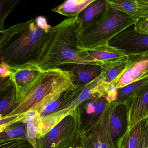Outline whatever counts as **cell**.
<instances>
[{"mask_svg":"<svg viewBox=\"0 0 148 148\" xmlns=\"http://www.w3.org/2000/svg\"><path fill=\"white\" fill-rule=\"evenodd\" d=\"M51 27L46 18L40 16L0 32L1 60L11 70L38 65Z\"/></svg>","mask_w":148,"mask_h":148,"instance_id":"obj_1","label":"cell"},{"mask_svg":"<svg viewBox=\"0 0 148 148\" xmlns=\"http://www.w3.org/2000/svg\"><path fill=\"white\" fill-rule=\"evenodd\" d=\"M81 29L78 15L52 27L46 38L38 65L44 71L70 65H99L87 51L79 47Z\"/></svg>","mask_w":148,"mask_h":148,"instance_id":"obj_2","label":"cell"},{"mask_svg":"<svg viewBox=\"0 0 148 148\" xmlns=\"http://www.w3.org/2000/svg\"><path fill=\"white\" fill-rule=\"evenodd\" d=\"M84 86H76L72 83L50 93L35 106L32 110L36 112L38 138L47 134L77 108L73 103Z\"/></svg>","mask_w":148,"mask_h":148,"instance_id":"obj_3","label":"cell"},{"mask_svg":"<svg viewBox=\"0 0 148 148\" xmlns=\"http://www.w3.org/2000/svg\"><path fill=\"white\" fill-rule=\"evenodd\" d=\"M137 18L112 8L107 4L101 15L80 30L79 47L86 51L108 44L120 32L135 25Z\"/></svg>","mask_w":148,"mask_h":148,"instance_id":"obj_4","label":"cell"},{"mask_svg":"<svg viewBox=\"0 0 148 148\" xmlns=\"http://www.w3.org/2000/svg\"><path fill=\"white\" fill-rule=\"evenodd\" d=\"M72 83L69 72L59 68L45 71L16 109L6 116H18L32 110L47 96Z\"/></svg>","mask_w":148,"mask_h":148,"instance_id":"obj_5","label":"cell"},{"mask_svg":"<svg viewBox=\"0 0 148 148\" xmlns=\"http://www.w3.org/2000/svg\"><path fill=\"white\" fill-rule=\"evenodd\" d=\"M81 122L79 107L37 139L38 148H76L79 146Z\"/></svg>","mask_w":148,"mask_h":148,"instance_id":"obj_6","label":"cell"},{"mask_svg":"<svg viewBox=\"0 0 148 148\" xmlns=\"http://www.w3.org/2000/svg\"><path fill=\"white\" fill-rule=\"evenodd\" d=\"M113 103H109L96 125L89 132L81 134L79 146L83 148H116L113 143L110 119Z\"/></svg>","mask_w":148,"mask_h":148,"instance_id":"obj_7","label":"cell"},{"mask_svg":"<svg viewBox=\"0 0 148 148\" xmlns=\"http://www.w3.org/2000/svg\"><path fill=\"white\" fill-rule=\"evenodd\" d=\"M108 44L122 50L126 55L148 53V35L137 32L134 25L116 35Z\"/></svg>","mask_w":148,"mask_h":148,"instance_id":"obj_8","label":"cell"},{"mask_svg":"<svg viewBox=\"0 0 148 148\" xmlns=\"http://www.w3.org/2000/svg\"><path fill=\"white\" fill-rule=\"evenodd\" d=\"M148 77V53L127 55L125 68L113 84L118 89Z\"/></svg>","mask_w":148,"mask_h":148,"instance_id":"obj_9","label":"cell"},{"mask_svg":"<svg viewBox=\"0 0 148 148\" xmlns=\"http://www.w3.org/2000/svg\"><path fill=\"white\" fill-rule=\"evenodd\" d=\"M127 107L129 130L148 118V81L130 97L125 103Z\"/></svg>","mask_w":148,"mask_h":148,"instance_id":"obj_10","label":"cell"},{"mask_svg":"<svg viewBox=\"0 0 148 148\" xmlns=\"http://www.w3.org/2000/svg\"><path fill=\"white\" fill-rule=\"evenodd\" d=\"M109 103L103 97H98L87 100L79 106L81 134L87 133L96 125Z\"/></svg>","mask_w":148,"mask_h":148,"instance_id":"obj_11","label":"cell"},{"mask_svg":"<svg viewBox=\"0 0 148 148\" xmlns=\"http://www.w3.org/2000/svg\"><path fill=\"white\" fill-rule=\"evenodd\" d=\"M11 71V77L16 88L18 105L24 96L36 84L45 71L38 65Z\"/></svg>","mask_w":148,"mask_h":148,"instance_id":"obj_12","label":"cell"},{"mask_svg":"<svg viewBox=\"0 0 148 148\" xmlns=\"http://www.w3.org/2000/svg\"><path fill=\"white\" fill-rule=\"evenodd\" d=\"M113 103L110 119V130L113 143L116 148H121L122 143L129 131L128 112L124 103Z\"/></svg>","mask_w":148,"mask_h":148,"instance_id":"obj_13","label":"cell"},{"mask_svg":"<svg viewBox=\"0 0 148 148\" xmlns=\"http://www.w3.org/2000/svg\"><path fill=\"white\" fill-rule=\"evenodd\" d=\"M70 72L73 83L77 86L86 85L98 77L101 74V66L96 64H74L60 68Z\"/></svg>","mask_w":148,"mask_h":148,"instance_id":"obj_14","label":"cell"},{"mask_svg":"<svg viewBox=\"0 0 148 148\" xmlns=\"http://www.w3.org/2000/svg\"><path fill=\"white\" fill-rule=\"evenodd\" d=\"M18 106L16 88L11 77L1 80L0 118L10 114Z\"/></svg>","mask_w":148,"mask_h":148,"instance_id":"obj_15","label":"cell"},{"mask_svg":"<svg viewBox=\"0 0 148 148\" xmlns=\"http://www.w3.org/2000/svg\"><path fill=\"white\" fill-rule=\"evenodd\" d=\"M88 53L99 63L116 61L127 55L122 50L117 49L109 44L86 50Z\"/></svg>","mask_w":148,"mask_h":148,"instance_id":"obj_16","label":"cell"},{"mask_svg":"<svg viewBox=\"0 0 148 148\" xmlns=\"http://www.w3.org/2000/svg\"><path fill=\"white\" fill-rule=\"evenodd\" d=\"M127 59V56L116 61L101 63L100 76L103 81L107 84L114 83L125 68Z\"/></svg>","mask_w":148,"mask_h":148,"instance_id":"obj_17","label":"cell"},{"mask_svg":"<svg viewBox=\"0 0 148 148\" xmlns=\"http://www.w3.org/2000/svg\"><path fill=\"white\" fill-rule=\"evenodd\" d=\"M95 0H67L52 11L69 18L78 16Z\"/></svg>","mask_w":148,"mask_h":148,"instance_id":"obj_18","label":"cell"},{"mask_svg":"<svg viewBox=\"0 0 148 148\" xmlns=\"http://www.w3.org/2000/svg\"><path fill=\"white\" fill-rule=\"evenodd\" d=\"M107 0H95L78 15L82 28L96 20L107 5Z\"/></svg>","mask_w":148,"mask_h":148,"instance_id":"obj_19","label":"cell"},{"mask_svg":"<svg viewBox=\"0 0 148 148\" xmlns=\"http://www.w3.org/2000/svg\"><path fill=\"white\" fill-rule=\"evenodd\" d=\"M36 112L31 110L25 113V118L20 122L25 123L27 125L25 139L29 142L34 148H38L37 139L38 138V130L35 124Z\"/></svg>","mask_w":148,"mask_h":148,"instance_id":"obj_20","label":"cell"},{"mask_svg":"<svg viewBox=\"0 0 148 148\" xmlns=\"http://www.w3.org/2000/svg\"><path fill=\"white\" fill-rule=\"evenodd\" d=\"M147 119L140 121L128 131L123 140L121 148H138Z\"/></svg>","mask_w":148,"mask_h":148,"instance_id":"obj_21","label":"cell"},{"mask_svg":"<svg viewBox=\"0 0 148 148\" xmlns=\"http://www.w3.org/2000/svg\"><path fill=\"white\" fill-rule=\"evenodd\" d=\"M108 5L137 18L139 15L136 0H107Z\"/></svg>","mask_w":148,"mask_h":148,"instance_id":"obj_22","label":"cell"},{"mask_svg":"<svg viewBox=\"0 0 148 148\" xmlns=\"http://www.w3.org/2000/svg\"><path fill=\"white\" fill-rule=\"evenodd\" d=\"M26 132V124L18 122L10 125L0 132V141L15 138L25 139Z\"/></svg>","mask_w":148,"mask_h":148,"instance_id":"obj_23","label":"cell"},{"mask_svg":"<svg viewBox=\"0 0 148 148\" xmlns=\"http://www.w3.org/2000/svg\"><path fill=\"white\" fill-rule=\"evenodd\" d=\"M148 81V77L130 84L123 88L118 89V95L115 103H124L128 98L134 94L142 86Z\"/></svg>","mask_w":148,"mask_h":148,"instance_id":"obj_24","label":"cell"},{"mask_svg":"<svg viewBox=\"0 0 148 148\" xmlns=\"http://www.w3.org/2000/svg\"><path fill=\"white\" fill-rule=\"evenodd\" d=\"M19 0L0 1V32L5 30V22L11 13L14 11V8Z\"/></svg>","mask_w":148,"mask_h":148,"instance_id":"obj_25","label":"cell"},{"mask_svg":"<svg viewBox=\"0 0 148 148\" xmlns=\"http://www.w3.org/2000/svg\"><path fill=\"white\" fill-rule=\"evenodd\" d=\"M0 148H34L27 140L15 138L0 141Z\"/></svg>","mask_w":148,"mask_h":148,"instance_id":"obj_26","label":"cell"},{"mask_svg":"<svg viewBox=\"0 0 148 148\" xmlns=\"http://www.w3.org/2000/svg\"><path fill=\"white\" fill-rule=\"evenodd\" d=\"M25 116V113L12 116H5L0 119V132L5 130L10 125L21 121Z\"/></svg>","mask_w":148,"mask_h":148,"instance_id":"obj_27","label":"cell"},{"mask_svg":"<svg viewBox=\"0 0 148 148\" xmlns=\"http://www.w3.org/2000/svg\"><path fill=\"white\" fill-rule=\"evenodd\" d=\"M134 27L137 32L148 35V17L142 16L137 18Z\"/></svg>","mask_w":148,"mask_h":148,"instance_id":"obj_28","label":"cell"},{"mask_svg":"<svg viewBox=\"0 0 148 148\" xmlns=\"http://www.w3.org/2000/svg\"><path fill=\"white\" fill-rule=\"evenodd\" d=\"M139 17H148V0H136Z\"/></svg>","mask_w":148,"mask_h":148,"instance_id":"obj_29","label":"cell"},{"mask_svg":"<svg viewBox=\"0 0 148 148\" xmlns=\"http://www.w3.org/2000/svg\"><path fill=\"white\" fill-rule=\"evenodd\" d=\"M138 148H148V118L146 119Z\"/></svg>","mask_w":148,"mask_h":148,"instance_id":"obj_30","label":"cell"},{"mask_svg":"<svg viewBox=\"0 0 148 148\" xmlns=\"http://www.w3.org/2000/svg\"><path fill=\"white\" fill-rule=\"evenodd\" d=\"M11 72L10 68L6 63L3 60H1L0 64V77L1 80L5 79L11 77Z\"/></svg>","mask_w":148,"mask_h":148,"instance_id":"obj_31","label":"cell"},{"mask_svg":"<svg viewBox=\"0 0 148 148\" xmlns=\"http://www.w3.org/2000/svg\"><path fill=\"white\" fill-rule=\"evenodd\" d=\"M76 148H83L82 147H80V146H79L77 147Z\"/></svg>","mask_w":148,"mask_h":148,"instance_id":"obj_32","label":"cell"}]
</instances>
